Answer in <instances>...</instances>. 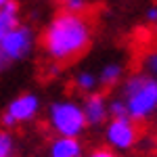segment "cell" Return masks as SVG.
I'll return each instance as SVG.
<instances>
[{"instance_id": "1", "label": "cell", "mask_w": 157, "mask_h": 157, "mask_svg": "<svg viewBox=\"0 0 157 157\" xmlns=\"http://www.w3.org/2000/svg\"><path fill=\"white\" fill-rule=\"evenodd\" d=\"M92 29L82 13H59L44 29L42 46L52 61L69 63L82 57L90 46Z\"/></svg>"}, {"instance_id": "2", "label": "cell", "mask_w": 157, "mask_h": 157, "mask_svg": "<svg viewBox=\"0 0 157 157\" xmlns=\"http://www.w3.org/2000/svg\"><path fill=\"white\" fill-rule=\"evenodd\" d=\"M128 117L132 121H143L157 111V80L145 73H138L126 80L124 98Z\"/></svg>"}, {"instance_id": "3", "label": "cell", "mask_w": 157, "mask_h": 157, "mask_svg": "<svg viewBox=\"0 0 157 157\" xmlns=\"http://www.w3.org/2000/svg\"><path fill=\"white\" fill-rule=\"evenodd\" d=\"M48 120L52 130L59 136H73L78 138L86 130V115L82 105H78L75 101H57L50 105Z\"/></svg>"}, {"instance_id": "4", "label": "cell", "mask_w": 157, "mask_h": 157, "mask_svg": "<svg viewBox=\"0 0 157 157\" xmlns=\"http://www.w3.org/2000/svg\"><path fill=\"white\" fill-rule=\"evenodd\" d=\"M105 138L111 149L117 151H128L136 145L138 140V130L130 117H111V124L107 126Z\"/></svg>"}, {"instance_id": "5", "label": "cell", "mask_w": 157, "mask_h": 157, "mask_svg": "<svg viewBox=\"0 0 157 157\" xmlns=\"http://www.w3.org/2000/svg\"><path fill=\"white\" fill-rule=\"evenodd\" d=\"M32 44H34V34L27 25H17L0 40V48L9 61H19L27 57V52L32 50Z\"/></svg>"}, {"instance_id": "6", "label": "cell", "mask_w": 157, "mask_h": 157, "mask_svg": "<svg viewBox=\"0 0 157 157\" xmlns=\"http://www.w3.org/2000/svg\"><path fill=\"white\" fill-rule=\"evenodd\" d=\"M38 109H40V101H38L36 94H32V92H25L21 97L13 98L9 109H6V113L2 115V124L6 126V128H13V126H17L19 121H29L36 117Z\"/></svg>"}, {"instance_id": "7", "label": "cell", "mask_w": 157, "mask_h": 157, "mask_svg": "<svg viewBox=\"0 0 157 157\" xmlns=\"http://www.w3.org/2000/svg\"><path fill=\"white\" fill-rule=\"evenodd\" d=\"M82 109H84V115H86V124H90V126L103 124L109 115V105L101 92H90L86 97Z\"/></svg>"}, {"instance_id": "8", "label": "cell", "mask_w": 157, "mask_h": 157, "mask_svg": "<svg viewBox=\"0 0 157 157\" xmlns=\"http://www.w3.org/2000/svg\"><path fill=\"white\" fill-rule=\"evenodd\" d=\"M82 145L73 136H59L50 145V157H80Z\"/></svg>"}, {"instance_id": "9", "label": "cell", "mask_w": 157, "mask_h": 157, "mask_svg": "<svg viewBox=\"0 0 157 157\" xmlns=\"http://www.w3.org/2000/svg\"><path fill=\"white\" fill-rule=\"evenodd\" d=\"M17 25H19V4L15 0H9L4 6H0V40Z\"/></svg>"}, {"instance_id": "10", "label": "cell", "mask_w": 157, "mask_h": 157, "mask_svg": "<svg viewBox=\"0 0 157 157\" xmlns=\"http://www.w3.org/2000/svg\"><path fill=\"white\" fill-rule=\"evenodd\" d=\"M120 78H121V65H117V63H107L101 69V73H98V82L105 86V88L115 86L120 82Z\"/></svg>"}, {"instance_id": "11", "label": "cell", "mask_w": 157, "mask_h": 157, "mask_svg": "<svg viewBox=\"0 0 157 157\" xmlns=\"http://www.w3.org/2000/svg\"><path fill=\"white\" fill-rule=\"evenodd\" d=\"M97 82H98V78L90 71H82V73H78V78H75V86H78L80 90H84V92L94 90Z\"/></svg>"}, {"instance_id": "12", "label": "cell", "mask_w": 157, "mask_h": 157, "mask_svg": "<svg viewBox=\"0 0 157 157\" xmlns=\"http://www.w3.org/2000/svg\"><path fill=\"white\" fill-rule=\"evenodd\" d=\"M15 153V138L11 132L0 130V157H13Z\"/></svg>"}, {"instance_id": "13", "label": "cell", "mask_w": 157, "mask_h": 157, "mask_svg": "<svg viewBox=\"0 0 157 157\" xmlns=\"http://www.w3.org/2000/svg\"><path fill=\"white\" fill-rule=\"evenodd\" d=\"M109 115L111 117H128V109H126V103L117 98V101H113L111 105H109Z\"/></svg>"}, {"instance_id": "14", "label": "cell", "mask_w": 157, "mask_h": 157, "mask_svg": "<svg viewBox=\"0 0 157 157\" xmlns=\"http://www.w3.org/2000/svg\"><path fill=\"white\" fill-rule=\"evenodd\" d=\"M147 67H149L151 78H155V80H157V52H153V55L147 59Z\"/></svg>"}, {"instance_id": "15", "label": "cell", "mask_w": 157, "mask_h": 157, "mask_svg": "<svg viewBox=\"0 0 157 157\" xmlns=\"http://www.w3.org/2000/svg\"><path fill=\"white\" fill-rule=\"evenodd\" d=\"M88 157H117L111 149H97V151H92Z\"/></svg>"}, {"instance_id": "16", "label": "cell", "mask_w": 157, "mask_h": 157, "mask_svg": "<svg viewBox=\"0 0 157 157\" xmlns=\"http://www.w3.org/2000/svg\"><path fill=\"white\" fill-rule=\"evenodd\" d=\"M147 19H149V21H157V9L155 6L147 11Z\"/></svg>"}, {"instance_id": "17", "label": "cell", "mask_w": 157, "mask_h": 157, "mask_svg": "<svg viewBox=\"0 0 157 157\" xmlns=\"http://www.w3.org/2000/svg\"><path fill=\"white\" fill-rule=\"evenodd\" d=\"M6 63H9V59H6V55L2 52V48H0V69H4V67H6Z\"/></svg>"}, {"instance_id": "18", "label": "cell", "mask_w": 157, "mask_h": 157, "mask_svg": "<svg viewBox=\"0 0 157 157\" xmlns=\"http://www.w3.org/2000/svg\"><path fill=\"white\" fill-rule=\"evenodd\" d=\"M6 2H9V0H0V6H4V4H6Z\"/></svg>"}, {"instance_id": "19", "label": "cell", "mask_w": 157, "mask_h": 157, "mask_svg": "<svg viewBox=\"0 0 157 157\" xmlns=\"http://www.w3.org/2000/svg\"><path fill=\"white\" fill-rule=\"evenodd\" d=\"M63 2H65V4H69V2H75V0H63Z\"/></svg>"}]
</instances>
